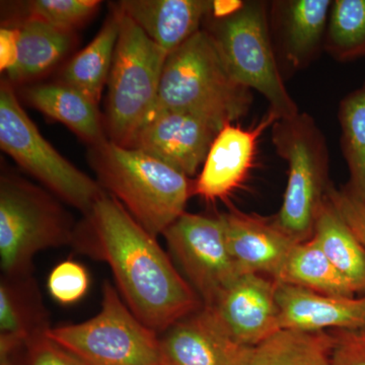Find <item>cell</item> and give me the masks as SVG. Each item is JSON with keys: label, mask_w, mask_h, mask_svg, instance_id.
<instances>
[{"label": "cell", "mask_w": 365, "mask_h": 365, "mask_svg": "<svg viewBox=\"0 0 365 365\" xmlns=\"http://www.w3.org/2000/svg\"><path fill=\"white\" fill-rule=\"evenodd\" d=\"M18 56V32L16 26H4L0 30V68L6 72L16 63Z\"/></svg>", "instance_id": "33"}, {"label": "cell", "mask_w": 365, "mask_h": 365, "mask_svg": "<svg viewBox=\"0 0 365 365\" xmlns=\"http://www.w3.org/2000/svg\"><path fill=\"white\" fill-rule=\"evenodd\" d=\"M24 97L38 111L66 125L90 148L109 139L98 105L71 86L59 81L38 83L26 88Z\"/></svg>", "instance_id": "21"}, {"label": "cell", "mask_w": 365, "mask_h": 365, "mask_svg": "<svg viewBox=\"0 0 365 365\" xmlns=\"http://www.w3.org/2000/svg\"><path fill=\"white\" fill-rule=\"evenodd\" d=\"M365 250V202L353 195L346 187L337 189L331 185L327 194Z\"/></svg>", "instance_id": "31"}, {"label": "cell", "mask_w": 365, "mask_h": 365, "mask_svg": "<svg viewBox=\"0 0 365 365\" xmlns=\"http://www.w3.org/2000/svg\"><path fill=\"white\" fill-rule=\"evenodd\" d=\"M222 129L203 118L153 110L128 148L143 151L186 175L195 176Z\"/></svg>", "instance_id": "11"}, {"label": "cell", "mask_w": 365, "mask_h": 365, "mask_svg": "<svg viewBox=\"0 0 365 365\" xmlns=\"http://www.w3.org/2000/svg\"><path fill=\"white\" fill-rule=\"evenodd\" d=\"M0 148L61 202L83 215L106 192L46 140L6 79L0 86Z\"/></svg>", "instance_id": "9"}, {"label": "cell", "mask_w": 365, "mask_h": 365, "mask_svg": "<svg viewBox=\"0 0 365 365\" xmlns=\"http://www.w3.org/2000/svg\"><path fill=\"white\" fill-rule=\"evenodd\" d=\"M163 237L203 306L212 304L241 273L228 251L220 215L186 213L167 228Z\"/></svg>", "instance_id": "10"}, {"label": "cell", "mask_w": 365, "mask_h": 365, "mask_svg": "<svg viewBox=\"0 0 365 365\" xmlns=\"http://www.w3.org/2000/svg\"><path fill=\"white\" fill-rule=\"evenodd\" d=\"M332 365H365V328L332 331Z\"/></svg>", "instance_id": "32"}, {"label": "cell", "mask_w": 365, "mask_h": 365, "mask_svg": "<svg viewBox=\"0 0 365 365\" xmlns=\"http://www.w3.org/2000/svg\"><path fill=\"white\" fill-rule=\"evenodd\" d=\"M325 51L339 62L365 57V0H334Z\"/></svg>", "instance_id": "27"}, {"label": "cell", "mask_w": 365, "mask_h": 365, "mask_svg": "<svg viewBox=\"0 0 365 365\" xmlns=\"http://www.w3.org/2000/svg\"><path fill=\"white\" fill-rule=\"evenodd\" d=\"M119 31V11L114 7L95 39L63 66L59 83L81 91L98 106L109 79Z\"/></svg>", "instance_id": "22"}, {"label": "cell", "mask_w": 365, "mask_h": 365, "mask_svg": "<svg viewBox=\"0 0 365 365\" xmlns=\"http://www.w3.org/2000/svg\"><path fill=\"white\" fill-rule=\"evenodd\" d=\"M279 117L269 111L252 128L227 124L217 134L200 174L192 187V195L215 202L223 200L248 177L256 158L259 139Z\"/></svg>", "instance_id": "14"}, {"label": "cell", "mask_w": 365, "mask_h": 365, "mask_svg": "<svg viewBox=\"0 0 365 365\" xmlns=\"http://www.w3.org/2000/svg\"><path fill=\"white\" fill-rule=\"evenodd\" d=\"M253 98V91L232 78L201 29L168 56L155 110L190 113L222 129L246 116Z\"/></svg>", "instance_id": "3"}, {"label": "cell", "mask_w": 365, "mask_h": 365, "mask_svg": "<svg viewBox=\"0 0 365 365\" xmlns=\"http://www.w3.org/2000/svg\"><path fill=\"white\" fill-rule=\"evenodd\" d=\"M228 251L239 272L276 280L297 242L272 218L232 208L220 215Z\"/></svg>", "instance_id": "15"}, {"label": "cell", "mask_w": 365, "mask_h": 365, "mask_svg": "<svg viewBox=\"0 0 365 365\" xmlns=\"http://www.w3.org/2000/svg\"><path fill=\"white\" fill-rule=\"evenodd\" d=\"M332 333L281 329L254 348L250 365H332Z\"/></svg>", "instance_id": "25"}, {"label": "cell", "mask_w": 365, "mask_h": 365, "mask_svg": "<svg viewBox=\"0 0 365 365\" xmlns=\"http://www.w3.org/2000/svg\"><path fill=\"white\" fill-rule=\"evenodd\" d=\"M270 2L242 1L241 7L223 18H206L202 28L215 44L230 76L251 91H258L279 119L299 114L297 103L284 85L276 58L270 25Z\"/></svg>", "instance_id": "5"}, {"label": "cell", "mask_w": 365, "mask_h": 365, "mask_svg": "<svg viewBox=\"0 0 365 365\" xmlns=\"http://www.w3.org/2000/svg\"><path fill=\"white\" fill-rule=\"evenodd\" d=\"M51 328L49 313L32 275L0 279V355L20 349L46 335Z\"/></svg>", "instance_id": "19"}, {"label": "cell", "mask_w": 365, "mask_h": 365, "mask_svg": "<svg viewBox=\"0 0 365 365\" xmlns=\"http://www.w3.org/2000/svg\"><path fill=\"white\" fill-rule=\"evenodd\" d=\"M76 223L71 248L111 269L117 289L139 321L158 334L203 304L153 237L105 192Z\"/></svg>", "instance_id": "1"}, {"label": "cell", "mask_w": 365, "mask_h": 365, "mask_svg": "<svg viewBox=\"0 0 365 365\" xmlns=\"http://www.w3.org/2000/svg\"><path fill=\"white\" fill-rule=\"evenodd\" d=\"M163 365H250L254 348L232 339L204 309L160 334Z\"/></svg>", "instance_id": "16"}, {"label": "cell", "mask_w": 365, "mask_h": 365, "mask_svg": "<svg viewBox=\"0 0 365 365\" xmlns=\"http://www.w3.org/2000/svg\"><path fill=\"white\" fill-rule=\"evenodd\" d=\"M47 336L85 365H163L160 334L136 318L108 281L95 317L51 327Z\"/></svg>", "instance_id": "8"}, {"label": "cell", "mask_w": 365, "mask_h": 365, "mask_svg": "<svg viewBox=\"0 0 365 365\" xmlns=\"http://www.w3.org/2000/svg\"><path fill=\"white\" fill-rule=\"evenodd\" d=\"M271 139L288 167L282 205L274 220L295 241H309L331 186L326 137L311 115L299 112L277 120L271 127Z\"/></svg>", "instance_id": "6"}, {"label": "cell", "mask_w": 365, "mask_h": 365, "mask_svg": "<svg viewBox=\"0 0 365 365\" xmlns=\"http://www.w3.org/2000/svg\"><path fill=\"white\" fill-rule=\"evenodd\" d=\"M18 56L6 72L11 85L26 83L52 71L76 44V34L25 16L16 26Z\"/></svg>", "instance_id": "20"}, {"label": "cell", "mask_w": 365, "mask_h": 365, "mask_svg": "<svg viewBox=\"0 0 365 365\" xmlns=\"http://www.w3.org/2000/svg\"><path fill=\"white\" fill-rule=\"evenodd\" d=\"M203 307L230 337L249 347L281 330L276 281L260 274H242Z\"/></svg>", "instance_id": "12"}, {"label": "cell", "mask_w": 365, "mask_h": 365, "mask_svg": "<svg viewBox=\"0 0 365 365\" xmlns=\"http://www.w3.org/2000/svg\"><path fill=\"white\" fill-rule=\"evenodd\" d=\"M313 237L356 294L365 295V250L328 197L319 209Z\"/></svg>", "instance_id": "23"}, {"label": "cell", "mask_w": 365, "mask_h": 365, "mask_svg": "<svg viewBox=\"0 0 365 365\" xmlns=\"http://www.w3.org/2000/svg\"><path fill=\"white\" fill-rule=\"evenodd\" d=\"M76 227L73 218L51 192L16 175H1V275H32L36 255L71 246Z\"/></svg>", "instance_id": "4"}, {"label": "cell", "mask_w": 365, "mask_h": 365, "mask_svg": "<svg viewBox=\"0 0 365 365\" xmlns=\"http://www.w3.org/2000/svg\"><path fill=\"white\" fill-rule=\"evenodd\" d=\"M88 160L101 187L153 237L184 215L193 182L162 160L109 139L91 146Z\"/></svg>", "instance_id": "2"}, {"label": "cell", "mask_w": 365, "mask_h": 365, "mask_svg": "<svg viewBox=\"0 0 365 365\" xmlns=\"http://www.w3.org/2000/svg\"><path fill=\"white\" fill-rule=\"evenodd\" d=\"M119 11L120 31L104 118L109 140L129 148L157 105L167 54L130 18Z\"/></svg>", "instance_id": "7"}, {"label": "cell", "mask_w": 365, "mask_h": 365, "mask_svg": "<svg viewBox=\"0 0 365 365\" xmlns=\"http://www.w3.org/2000/svg\"><path fill=\"white\" fill-rule=\"evenodd\" d=\"M332 0H276L269 25L283 78L304 71L325 51Z\"/></svg>", "instance_id": "13"}, {"label": "cell", "mask_w": 365, "mask_h": 365, "mask_svg": "<svg viewBox=\"0 0 365 365\" xmlns=\"http://www.w3.org/2000/svg\"><path fill=\"white\" fill-rule=\"evenodd\" d=\"M276 282L336 297H356L351 284L327 258L314 237L295 244Z\"/></svg>", "instance_id": "24"}, {"label": "cell", "mask_w": 365, "mask_h": 365, "mask_svg": "<svg viewBox=\"0 0 365 365\" xmlns=\"http://www.w3.org/2000/svg\"><path fill=\"white\" fill-rule=\"evenodd\" d=\"M47 287L53 299L59 304H76L88 292L90 277L81 264L66 260L53 268Z\"/></svg>", "instance_id": "29"}, {"label": "cell", "mask_w": 365, "mask_h": 365, "mask_svg": "<svg viewBox=\"0 0 365 365\" xmlns=\"http://www.w3.org/2000/svg\"><path fill=\"white\" fill-rule=\"evenodd\" d=\"M98 0H33L26 4V16L62 30L76 32L98 13Z\"/></svg>", "instance_id": "28"}, {"label": "cell", "mask_w": 365, "mask_h": 365, "mask_svg": "<svg viewBox=\"0 0 365 365\" xmlns=\"http://www.w3.org/2000/svg\"><path fill=\"white\" fill-rule=\"evenodd\" d=\"M16 352L1 356V365H85L50 339L47 334L26 343Z\"/></svg>", "instance_id": "30"}, {"label": "cell", "mask_w": 365, "mask_h": 365, "mask_svg": "<svg viewBox=\"0 0 365 365\" xmlns=\"http://www.w3.org/2000/svg\"><path fill=\"white\" fill-rule=\"evenodd\" d=\"M115 6L170 55L202 29L212 1L122 0Z\"/></svg>", "instance_id": "18"}, {"label": "cell", "mask_w": 365, "mask_h": 365, "mask_svg": "<svg viewBox=\"0 0 365 365\" xmlns=\"http://www.w3.org/2000/svg\"><path fill=\"white\" fill-rule=\"evenodd\" d=\"M280 329L302 332L365 328V295L336 297L276 282Z\"/></svg>", "instance_id": "17"}, {"label": "cell", "mask_w": 365, "mask_h": 365, "mask_svg": "<svg viewBox=\"0 0 365 365\" xmlns=\"http://www.w3.org/2000/svg\"><path fill=\"white\" fill-rule=\"evenodd\" d=\"M338 120L341 150L350 175L345 187L365 202V81L341 100Z\"/></svg>", "instance_id": "26"}]
</instances>
